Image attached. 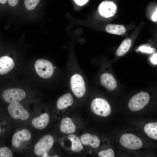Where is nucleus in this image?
Returning <instances> with one entry per match:
<instances>
[{
  "label": "nucleus",
  "mask_w": 157,
  "mask_h": 157,
  "mask_svg": "<svg viewBox=\"0 0 157 157\" xmlns=\"http://www.w3.org/2000/svg\"><path fill=\"white\" fill-rule=\"evenodd\" d=\"M7 1V0H0V3L2 4H5Z\"/></svg>",
  "instance_id": "c85d7f7f"
},
{
  "label": "nucleus",
  "mask_w": 157,
  "mask_h": 157,
  "mask_svg": "<svg viewBox=\"0 0 157 157\" xmlns=\"http://www.w3.org/2000/svg\"><path fill=\"white\" fill-rule=\"evenodd\" d=\"M68 138L71 142L72 150L74 152H78L81 151L83 149V147L79 138L74 134H70Z\"/></svg>",
  "instance_id": "6ab92c4d"
},
{
  "label": "nucleus",
  "mask_w": 157,
  "mask_h": 157,
  "mask_svg": "<svg viewBox=\"0 0 157 157\" xmlns=\"http://www.w3.org/2000/svg\"><path fill=\"white\" fill-rule=\"evenodd\" d=\"M53 137L47 135L42 137L35 144L34 151L38 156H42L45 153H48L52 148L53 144Z\"/></svg>",
  "instance_id": "20e7f679"
},
{
  "label": "nucleus",
  "mask_w": 157,
  "mask_h": 157,
  "mask_svg": "<svg viewBox=\"0 0 157 157\" xmlns=\"http://www.w3.org/2000/svg\"><path fill=\"white\" fill-rule=\"evenodd\" d=\"M49 116L46 113L41 114L38 117L34 118L32 121L33 126L37 129L42 130L44 129L49 121Z\"/></svg>",
  "instance_id": "ddd939ff"
},
{
  "label": "nucleus",
  "mask_w": 157,
  "mask_h": 157,
  "mask_svg": "<svg viewBox=\"0 0 157 157\" xmlns=\"http://www.w3.org/2000/svg\"><path fill=\"white\" fill-rule=\"evenodd\" d=\"M53 157H58V156H53Z\"/></svg>",
  "instance_id": "7c9ffc66"
},
{
  "label": "nucleus",
  "mask_w": 157,
  "mask_h": 157,
  "mask_svg": "<svg viewBox=\"0 0 157 157\" xmlns=\"http://www.w3.org/2000/svg\"><path fill=\"white\" fill-rule=\"evenodd\" d=\"M13 154L10 150L6 147L0 148V157H12Z\"/></svg>",
  "instance_id": "5701e85b"
},
{
  "label": "nucleus",
  "mask_w": 157,
  "mask_h": 157,
  "mask_svg": "<svg viewBox=\"0 0 157 157\" xmlns=\"http://www.w3.org/2000/svg\"><path fill=\"white\" fill-rule=\"evenodd\" d=\"M132 44V41L129 39L124 40L117 49V55L119 56L125 54L130 49Z\"/></svg>",
  "instance_id": "aec40b11"
},
{
  "label": "nucleus",
  "mask_w": 157,
  "mask_h": 157,
  "mask_svg": "<svg viewBox=\"0 0 157 157\" xmlns=\"http://www.w3.org/2000/svg\"><path fill=\"white\" fill-rule=\"evenodd\" d=\"M71 89L74 95L78 98L84 95L85 91V83L82 76L78 74H74L70 80Z\"/></svg>",
  "instance_id": "39448f33"
},
{
  "label": "nucleus",
  "mask_w": 157,
  "mask_h": 157,
  "mask_svg": "<svg viewBox=\"0 0 157 157\" xmlns=\"http://www.w3.org/2000/svg\"><path fill=\"white\" fill-rule=\"evenodd\" d=\"M117 7L113 2L105 1L102 2L98 7V11L101 16L109 18L114 15L116 12Z\"/></svg>",
  "instance_id": "1a4fd4ad"
},
{
  "label": "nucleus",
  "mask_w": 157,
  "mask_h": 157,
  "mask_svg": "<svg viewBox=\"0 0 157 157\" xmlns=\"http://www.w3.org/2000/svg\"><path fill=\"white\" fill-rule=\"evenodd\" d=\"M106 30L109 33L117 35H123L126 31L123 25L116 24H108L106 27Z\"/></svg>",
  "instance_id": "a211bd4d"
},
{
  "label": "nucleus",
  "mask_w": 157,
  "mask_h": 157,
  "mask_svg": "<svg viewBox=\"0 0 157 157\" xmlns=\"http://www.w3.org/2000/svg\"><path fill=\"white\" fill-rule=\"evenodd\" d=\"M120 142L122 146L130 149H138L143 145L142 141L138 137L129 133L123 135L120 138Z\"/></svg>",
  "instance_id": "423d86ee"
},
{
  "label": "nucleus",
  "mask_w": 157,
  "mask_h": 157,
  "mask_svg": "<svg viewBox=\"0 0 157 157\" xmlns=\"http://www.w3.org/2000/svg\"><path fill=\"white\" fill-rule=\"evenodd\" d=\"M26 96V93L23 90L18 88L7 89L2 94V97L5 101L10 104L20 101L24 99Z\"/></svg>",
  "instance_id": "0eeeda50"
},
{
  "label": "nucleus",
  "mask_w": 157,
  "mask_h": 157,
  "mask_svg": "<svg viewBox=\"0 0 157 157\" xmlns=\"http://www.w3.org/2000/svg\"><path fill=\"white\" fill-rule=\"evenodd\" d=\"M8 3L11 6H15L17 5L18 2V0H7Z\"/></svg>",
  "instance_id": "393cba45"
},
{
  "label": "nucleus",
  "mask_w": 157,
  "mask_h": 157,
  "mask_svg": "<svg viewBox=\"0 0 157 157\" xmlns=\"http://www.w3.org/2000/svg\"><path fill=\"white\" fill-rule=\"evenodd\" d=\"M15 63L11 58L4 56L0 57V74H6L13 68Z\"/></svg>",
  "instance_id": "f8f14e48"
},
{
  "label": "nucleus",
  "mask_w": 157,
  "mask_h": 157,
  "mask_svg": "<svg viewBox=\"0 0 157 157\" xmlns=\"http://www.w3.org/2000/svg\"><path fill=\"white\" fill-rule=\"evenodd\" d=\"M157 54L155 53L151 57V62L154 64H156L157 63Z\"/></svg>",
  "instance_id": "bb28decb"
},
{
  "label": "nucleus",
  "mask_w": 157,
  "mask_h": 157,
  "mask_svg": "<svg viewBox=\"0 0 157 157\" xmlns=\"http://www.w3.org/2000/svg\"><path fill=\"white\" fill-rule=\"evenodd\" d=\"M8 111L10 116L15 119L25 120L29 116V113L18 102L10 103L8 107Z\"/></svg>",
  "instance_id": "6e6552de"
},
{
  "label": "nucleus",
  "mask_w": 157,
  "mask_h": 157,
  "mask_svg": "<svg viewBox=\"0 0 157 157\" xmlns=\"http://www.w3.org/2000/svg\"><path fill=\"white\" fill-rule=\"evenodd\" d=\"M145 133L149 137L155 140H157V122L149 123L144 127Z\"/></svg>",
  "instance_id": "f3484780"
},
{
  "label": "nucleus",
  "mask_w": 157,
  "mask_h": 157,
  "mask_svg": "<svg viewBox=\"0 0 157 157\" xmlns=\"http://www.w3.org/2000/svg\"><path fill=\"white\" fill-rule=\"evenodd\" d=\"M60 129V131L63 133L70 134L75 131L76 127L71 119L67 117L61 120Z\"/></svg>",
  "instance_id": "2eb2a0df"
},
{
  "label": "nucleus",
  "mask_w": 157,
  "mask_h": 157,
  "mask_svg": "<svg viewBox=\"0 0 157 157\" xmlns=\"http://www.w3.org/2000/svg\"><path fill=\"white\" fill-rule=\"evenodd\" d=\"M89 153H91V151H90L89 152Z\"/></svg>",
  "instance_id": "473e14b6"
},
{
  "label": "nucleus",
  "mask_w": 157,
  "mask_h": 157,
  "mask_svg": "<svg viewBox=\"0 0 157 157\" xmlns=\"http://www.w3.org/2000/svg\"><path fill=\"white\" fill-rule=\"evenodd\" d=\"M42 157H50L48 155L47 153H45L43 154L42 156Z\"/></svg>",
  "instance_id": "c756f323"
},
{
  "label": "nucleus",
  "mask_w": 157,
  "mask_h": 157,
  "mask_svg": "<svg viewBox=\"0 0 157 157\" xmlns=\"http://www.w3.org/2000/svg\"><path fill=\"white\" fill-rule=\"evenodd\" d=\"M157 11H156L152 15V19L154 21H157Z\"/></svg>",
  "instance_id": "cd10ccee"
},
{
  "label": "nucleus",
  "mask_w": 157,
  "mask_h": 157,
  "mask_svg": "<svg viewBox=\"0 0 157 157\" xmlns=\"http://www.w3.org/2000/svg\"><path fill=\"white\" fill-rule=\"evenodd\" d=\"M35 71L41 77L48 79L51 77L54 72L52 63L46 60L40 59L36 61L35 65Z\"/></svg>",
  "instance_id": "7ed1b4c3"
},
{
  "label": "nucleus",
  "mask_w": 157,
  "mask_h": 157,
  "mask_svg": "<svg viewBox=\"0 0 157 157\" xmlns=\"http://www.w3.org/2000/svg\"><path fill=\"white\" fill-rule=\"evenodd\" d=\"M40 0H24L25 8L28 10L34 9L37 6Z\"/></svg>",
  "instance_id": "412c9836"
},
{
  "label": "nucleus",
  "mask_w": 157,
  "mask_h": 157,
  "mask_svg": "<svg viewBox=\"0 0 157 157\" xmlns=\"http://www.w3.org/2000/svg\"><path fill=\"white\" fill-rule=\"evenodd\" d=\"M1 128H0V134L1 133Z\"/></svg>",
  "instance_id": "2f4dec72"
},
{
  "label": "nucleus",
  "mask_w": 157,
  "mask_h": 157,
  "mask_svg": "<svg viewBox=\"0 0 157 157\" xmlns=\"http://www.w3.org/2000/svg\"><path fill=\"white\" fill-rule=\"evenodd\" d=\"M89 0H74L75 2L79 5H83L87 3Z\"/></svg>",
  "instance_id": "a878e982"
},
{
  "label": "nucleus",
  "mask_w": 157,
  "mask_h": 157,
  "mask_svg": "<svg viewBox=\"0 0 157 157\" xmlns=\"http://www.w3.org/2000/svg\"><path fill=\"white\" fill-rule=\"evenodd\" d=\"M99 157H114V153L111 148L100 151L98 153Z\"/></svg>",
  "instance_id": "4be33fe9"
},
{
  "label": "nucleus",
  "mask_w": 157,
  "mask_h": 157,
  "mask_svg": "<svg viewBox=\"0 0 157 157\" xmlns=\"http://www.w3.org/2000/svg\"><path fill=\"white\" fill-rule=\"evenodd\" d=\"M149 98L148 93L141 91L131 98L128 103V107L132 111L140 110L148 104Z\"/></svg>",
  "instance_id": "f257e3e1"
},
{
  "label": "nucleus",
  "mask_w": 157,
  "mask_h": 157,
  "mask_svg": "<svg viewBox=\"0 0 157 157\" xmlns=\"http://www.w3.org/2000/svg\"><path fill=\"white\" fill-rule=\"evenodd\" d=\"M102 85L109 90H113L117 86V81L111 74L105 73L102 74L100 78Z\"/></svg>",
  "instance_id": "9b49d317"
},
{
  "label": "nucleus",
  "mask_w": 157,
  "mask_h": 157,
  "mask_svg": "<svg viewBox=\"0 0 157 157\" xmlns=\"http://www.w3.org/2000/svg\"><path fill=\"white\" fill-rule=\"evenodd\" d=\"M81 141L83 145H90L94 148H97L100 144V140L98 137L88 133L81 136Z\"/></svg>",
  "instance_id": "4468645a"
},
{
  "label": "nucleus",
  "mask_w": 157,
  "mask_h": 157,
  "mask_svg": "<svg viewBox=\"0 0 157 157\" xmlns=\"http://www.w3.org/2000/svg\"><path fill=\"white\" fill-rule=\"evenodd\" d=\"M73 99L72 94L70 93L64 94L58 99L57 106L59 109L65 108L72 105Z\"/></svg>",
  "instance_id": "dca6fc26"
},
{
  "label": "nucleus",
  "mask_w": 157,
  "mask_h": 157,
  "mask_svg": "<svg viewBox=\"0 0 157 157\" xmlns=\"http://www.w3.org/2000/svg\"><path fill=\"white\" fill-rule=\"evenodd\" d=\"M31 138V134L27 129L18 131L13 135L12 143L13 146L17 148L21 145L23 142L29 140Z\"/></svg>",
  "instance_id": "9d476101"
},
{
  "label": "nucleus",
  "mask_w": 157,
  "mask_h": 157,
  "mask_svg": "<svg viewBox=\"0 0 157 157\" xmlns=\"http://www.w3.org/2000/svg\"><path fill=\"white\" fill-rule=\"evenodd\" d=\"M91 108L94 114L101 116L106 117L110 114L111 108L108 102L105 99L96 98L91 104Z\"/></svg>",
  "instance_id": "f03ea898"
},
{
  "label": "nucleus",
  "mask_w": 157,
  "mask_h": 157,
  "mask_svg": "<svg viewBox=\"0 0 157 157\" xmlns=\"http://www.w3.org/2000/svg\"><path fill=\"white\" fill-rule=\"evenodd\" d=\"M139 49L141 52L148 53H153L155 51V49L154 48L146 46H141Z\"/></svg>",
  "instance_id": "b1692460"
}]
</instances>
